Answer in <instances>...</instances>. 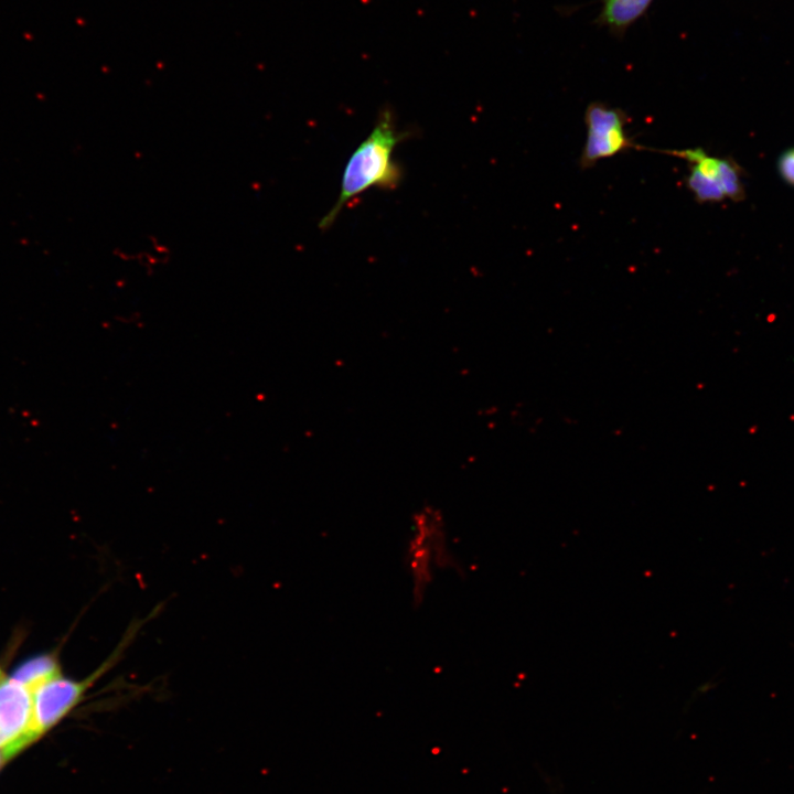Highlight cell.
<instances>
[{
	"label": "cell",
	"instance_id": "10",
	"mask_svg": "<svg viewBox=\"0 0 794 794\" xmlns=\"http://www.w3.org/2000/svg\"><path fill=\"white\" fill-rule=\"evenodd\" d=\"M10 757L6 753L4 750L0 749V766L3 764L6 760H8Z\"/></svg>",
	"mask_w": 794,
	"mask_h": 794
},
{
	"label": "cell",
	"instance_id": "7",
	"mask_svg": "<svg viewBox=\"0 0 794 794\" xmlns=\"http://www.w3.org/2000/svg\"><path fill=\"white\" fill-rule=\"evenodd\" d=\"M58 675L61 667L57 659L53 655H40L22 663L11 677L33 691L39 685Z\"/></svg>",
	"mask_w": 794,
	"mask_h": 794
},
{
	"label": "cell",
	"instance_id": "8",
	"mask_svg": "<svg viewBox=\"0 0 794 794\" xmlns=\"http://www.w3.org/2000/svg\"><path fill=\"white\" fill-rule=\"evenodd\" d=\"M722 187L726 197L739 200L742 195V186L737 167L731 160L722 159Z\"/></svg>",
	"mask_w": 794,
	"mask_h": 794
},
{
	"label": "cell",
	"instance_id": "3",
	"mask_svg": "<svg viewBox=\"0 0 794 794\" xmlns=\"http://www.w3.org/2000/svg\"><path fill=\"white\" fill-rule=\"evenodd\" d=\"M583 120L587 137L579 159L582 170L630 149H642V146L636 144L627 135L629 116L619 107L593 101L587 106Z\"/></svg>",
	"mask_w": 794,
	"mask_h": 794
},
{
	"label": "cell",
	"instance_id": "6",
	"mask_svg": "<svg viewBox=\"0 0 794 794\" xmlns=\"http://www.w3.org/2000/svg\"><path fill=\"white\" fill-rule=\"evenodd\" d=\"M653 0H604L600 21L623 31L644 14Z\"/></svg>",
	"mask_w": 794,
	"mask_h": 794
},
{
	"label": "cell",
	"instance_id": "2",
	"mask_svg": "<svg viewBox=\"0 0 794 794\" xmlns=\"http://www.w3.org/2000/svg\"><path fill=\"white\" fill-rule=\"evenodd\" d=\"M403 565L415 607L423 604L440 573L459 570L447 522L438 507L425 504L412 513Z\"/></svg>",
	"mask_w": 794,
	"mask_h": 794
},
{
	"label": "cell",
	"instance_id": "5",
	"mask_svg": "<svg viewBox=\"0 0 794 794\" xmlns=\"http://www.w3.org/2000/svg\"><path fill=\"white\" fill-rule=\"evenodd\" d=\"M659 152L687 161L686 186L698 203L719 202L726 197L722 187V159L708 155L702 149H661Z\"/></svg>",
	"mask_w": 794,
	"mask_h": 794
},
{
	"label": "cell",
	"instance_id": "4",
	"mask_svg": "<svg viewBox=\"0 0 794 794\" xmlns=\"http://www.w3.org/2000/svg\"><path fill=\"white\" fill-rule=\"evenodd\" d=\"M36 737L32 729V690L12 677L0 679V749L15 754Z\"/></svg>",
	"mask_w": 794,
	"mask_h": 794
},
{
	"label": "cell",
	"instance_id": "11",
	"mask_svg": "<svg viewBox=\"0 0 794 794\" xmlns=\"http://www.w3.org/2000/svg\"><path fill=\"white\" fill-rule=\"evenodd\" d=\"M1 678H2V677H1V669H0V679H1Z\"/></svg>",
	"mask_w": 794,
	"mask_h": 794
},
{
	"label": "cell",
	"instance_id": "9",
	"mask_svg": "<svg viewBox=\"0 0 794 794\" xmlns=\"http://www.w3.org/2000/svg\"><path fill=\"white\" fill-rule=\"evenodd\" d=\"M780 171L783 178L794 184V149L785 152L779 162Z\"/></svg>",
	"mask_w": 794,
	"mask_h": 794
},
{
	"label": "cell",
	"instance_id": "1",
	"mask_svg": "<svg viewBox=\"0 0 794 794\" xmlns=\"http://www.w3.org/2000/svg\"><path fill=\"white\" fill-rule=\"evenodd\" d=\"M409 135V131L397 129L394 114L389 108H384L379 112L369 135L348 158L344 167L339 197L320 219V229H329L342 210L368 189L395 190L399 185L403 170L394 160L393 152Z\"/></svg>",
	"mask_w": 794,
	"mask_h": 794
}]
</instances>
